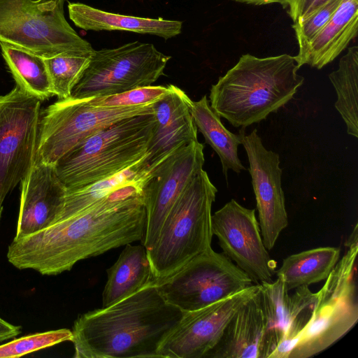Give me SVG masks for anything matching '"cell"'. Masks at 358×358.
<instances>
[{"mask_svg": "<svg viewBox=\"0 0 358 358\" xmlns=\"http://www.w3.org/2000/svg\"><path fill=\"white\" fill-rule=\"evenodd\" d=\"M149 179L127 184L76 215L13 238L8 261L19 269L57 275L80 260L142 241L146 223L143 189Z\"/></svg>", "mask_w": 358, "mask_h": 358, "instance_id": "6da1fadb", "label": "cell"}, {"mask_svg": "<svg viewBox=\"0 0 358 358\" xmlns=\"http://www.w3.org/2000/svg\"><path fill=\"white\" fill-rule=\"evenodd\" d=\"M184 312L169 304L154 282L75 321V358L159 357V348Z\"/></svg>", "mask_w": 358, "mask_h": 358, "instance_id": "7a4b0ae2", "label": "cell"}, {"mask_svg": "<svg viewBox=\"0 0 358 358\" xmlns=\"http://www.w3.org/2000/svg\"><path fill=\"white\" fill-rule=\"evenodd\" d=\"M299 69L287 54L263 58L243 55L212 85L210 107L235 127L260 122L287 103L303 84Z\"/></svg>", "mask_w": 358, "mask_h": 358, "instance_id": "3957f363", "label": "cell"}, {"mask_svg": "<svg viewBox=\"0 0 358 358\" xmlns=\"http://www.w3.org/2000/svg\"><path fill=\"white\" fill-rule=\"evenodd\" d=\"M155 113L124 119L85 138L53 166L66 192L110 177L135 164L148 151Z\"/></svg>", "mask_w": 358, "mask_h": 358, "instance_id": "277c9868", "label": "cell"}, {"mask_svg": "<svg viewBox=\"0 0 358 358\" xmlns=\"http://www.w3.org/2000/svg\"><path fill=\"white\" fill-rule=\"evenodd\" d=\"M217 192L202 169L180 195L164 220L156 242L147 252L155 283L212 248L211 209Z\"/></svg>", "mask_w": 358, "mask_h": 358, "instance_id": "5b68a950", "label": "cell"}, {"mask_svg": "<svg viewBox=\"0 0 358 358\" xmlns=\"http://www.w3.org/2000/svg\"><path fill=\"white\" fill-rule=\"evenodd\" d=\"M357 224L345 243V252L317 292L311 315L289 358H310L327 350L358 321Z\"/></svg>", "mask_w": 358, "mask_h": 358, "instance_id": "8992f818", "label": "cell"}, {"mask_svg": "<svg viewBox=\"0 0 358 358\" xmlns=\"http://www.w3.org/2000/svg\"><path fill=\"white\" fill-rule=\"evenodd\" d=\"M65 0H0V42L43 58L92 52L65 19Z\"/></svg>", "mask_w": 358, "mask_h": 358, "instance_id": "52a82bcc", "label": "cell"}, {"mask_svg": "<svg viewBox=\"0 0 358 358\" xmlns=\"http://www.w3.org/2000/svg\"><path fill=\"white\" fill-rule=\"evenodd\" d=\"M153 104L110 108L94 106L87 99L58 100L41 117L34 161L54 166L96 132L124 119L154 113Z\"/></svg>", "mask_w": 358, "mask_h": 358, "instance_id": "ba28073f", "label": "cell"}, {"mask_svg": "<svg viewBox=\"0 0 358 358\" xmlns=\"http://www.w3.org/2000/svg\"><path fill=\"white\" fill-rule=\"evenodd\" d=\"M171 59L151 43L134 41L94 50L90 62L69 98L90 99L152 85Z\"/></svg>", "mask_w": 358, "mask_h": 358, "instance_id": "9c48e42d", "label": "cell"}, {"mask_svg": "<svg viewBox=\"0 0 358 358\" xmlns=\"http://www.w3.org/2000/svg\"><path fill=\"white\" fill-rule=\"evenodd\" d=\"M155 284L167 303L184 313L202 308L254 285L233 262L212 248Z\"/></svg>", "mask_w": 358, "mask_h": 358, "instance_id": "30bf717a", "label": "cell"}, {"mask_svg": "<svg viewBox=\"0 0 358 358\" xmlns=\"http://www.w3.org/2000/svg\"><path fill=\"white\" fill-rule=\"evenodd\" d=\"M41 101L16 85L0 96V208L36 157Z\"/></svg>", "mask_w": 358, "mask_h": 358, "instance_id": "8fae6325", "label": "cell"}, {"mask_svg": "<svg viewBox=\"0 0 358 358\" xmlns=\"http://www.w3.org/2000/svg\"><path fill=\"white\" fill-rule=\"evenodd\" d=\"M211 224L222 253L254 284L274 280L276 262L263 242L255 209L247 208L231 199L212 215Z\"/></svg>", "mask_w": 358, "mask_h": 358, "instance_id": "7c38bea8", "label": "cell"}, {"mask_svg": "<svg viewBox=\"0 0 358 358\" xmlns=\"http://www.w3.org/2000/svg\"><path fill=\"white\" fill-rule=\"evenodd\" d=\"M203 145L197 141L171 154L154 171L143 189L145 230L141 243L149 251L168 213L190 180L203 169Z\"/></svg>", "mask_w": 358, "mask_h": 358, "instance_id": "4fadbf2b", "label": "cell"}, {"mask_svg": "<svg viewBox=\"0 0 358 358\" xmlns=\"http://www.w3.org/2000/svg\"><path fill=\"white\" fill-rule=\"evenodd\" d=\"M253 285L202 308L185 312L161 344L160 358H204L217 344L228 322L259 289Z\"/></svg>", "mask_w": 358, "mask_h": 358, "instance_id": "5bb4252c", "label": "cell"}, {"mask_svg": "<svg viewBox=\"0 0 358 358\" xmlns=\"http://www.w3.org/2000/svg\"><path fill=\"white\" fill-rule=\"evenodd\" d=\"M241 145L249 162L248 171L256 199L261 234L265 247L270 250L288 225L281 185L282 170L280 167V157L264 147L256 129L249 134H243Z\"/></svg>", "mask_w": 358, "mask_h": 358, "instance_id": "9a60e30c", "label": "cell"}, {"mask_svg": "<svg viewBox=\"0 0 358 358\" xmlns=\"http://www.w3.org/2000/svg\"><path fill=\"white\" fill-rule=\"evenodd\" d=\"M20 183V210L14 239L51 225L64 206L66 194L54 166L36 161Z\"/></svg>", "mask_w": 358, "mask_h": 358, "instance_id": "2e32d148", "label": "cell"}, {"mask_svg": "<svg viewBox=\"0 0 358 358\" xmlns=\"http://www.w3.org/2000/svg\"><path fill=\"white\" fill-rule=\"evenodd\" d=\"M169 92L153 104L156 123L148 148L152 164L166 159L178 149L197 141V128L190 111L191 99L180 88L169 85Z\"/></svg>", "mask_w": 358, "mask_h": 358, "instance_id": "e0dca14e", "label": "cell"}, {"mask_svg": "<svg viewBox=\"0 0 358 358\" xmlns=\"http://www.w3.org/2000/svg\"><path fill=\"white\" fill-rule=\"evenodd\" d=\"M270 353L259 287L235 313L204 358H268Z\"/></svg>", "mask_w": 358, "mask_h": 358, "instance_id": "ac0fdd59", "label": "cell"}, {"mask_svg": "<svg viewBox=\"0 0 358 358\" xmlns=\"http://www.w3.org/2000/svg\"><path fill=\"white\" fill-rule=\"evenodd\" d=\"M294 289L289 294L282 280L278 277L271 282L260 284L271 354L285 333L303 327L311 315L317 292H313L308 286Z\"/></svg>", "mask_w": 358, "mask_h": 358, "instance_id": "d6986e66", "label": "cell"}, {"mask_svg": "<svg viewBox=\"0 0 358 358\" xmlns=\"http://www.w3.org/2000/svg\"><path fill=\"white\" fill-rule=\"evenodd\" d=\"M358 0H343L322 29L304 47L294 60L300 68L307 64L322 69L336 59L357 36Z\"/></svg>", "mask_w": 358, "mask_h": 358, "instance_id": "ffe728a7", "label": "cell"}, {"mask_svg": "<svg viewBox=\"0 0 358 358\" xmlns=\"http://www.w3.org/2000/svg\"><path fill=\"white\" fill-rule=\"evenodd\" d=\"M69 15L83 30L127 31L168 39L181 32L180 21L124 15L103 11L82 3H69Z\"/></svg>", "mask_w": 358, "mask_h": 358, "instance_id": "44dd1931", "label": "cell"}, {"mask_svg": "<svg viewBox=\"0 0 358 358\" xmlns=\"http://www.w3.org/2000/svg\"><path fill=\"white\" fill-rule=\"evenodd\" d=\"M107 274L102 307L110 306L154 282L148 253L142 243L125 245Z\"/></svg>", "mask_w": 358, "mask_h": 358, "instance_id": "7402d4cb", "label": "cell"}, {"mask_svg": "<svg viewBox=\"0 0 358 358\" xmlns=\"http://www.w3.org/2000/svg\"><path fill=\"white\" fill-rule=\"evenodd\" d=\"M190 111L193 121L203 134L206 143L217 154L226 180L229 170L237 173L245 170L238 157V147L241 145L245 128H241L238 134L227 130L222 123L220 117L210 107L206 95L199 101L192 100Z\"/></svg>", "mask_w": 358, "mask_h": 358, "instance_id": "603a6c76", "label": "cell"}, {"mask_svg": "<svg viewBox=\"0 0 358 358\" xmlns=\"http://www.w3.org/2000/svg\"><path fill=\"white\" fill-rule=\"evenodd\" d=\"M341 256L337 247H320L285 258L275 275L285 288L290 291L324 280L329 276Z\"/></svg>", "mask_w": 358, "mask_h": 358, "instance_id": "cb8c5ba5", "label": "cell"}, {"mask_svg": "<svg viewBox=\"0 0 358 358\" xmlns=\"http://www.w3.org/2000/svg\"><path fill=\"white\" fill-rule=\"evenodd\" d=\"M147 157L148 152L131 166L110 177L80 189L66 192L64 206L55 222L76 215L114 190L150 176L163 161L151 164Z\"/></svg>", "mask_w": 358, "mask_h": 358, "instance_id": "d4e9b609", "label": "cell"}, {"mask_svg": "<svg viewBox=\"0 0 358 358\" xmlns=\"http://www.w3.org/2000/svg\"><path fill=\"white\" fill-rule=\"evenodd\" d=\"M0 48L17 85L41 101L55 96L45 58L3 42Z\"/></svg>", "mask_w": 358, "mask_h": 358, "instance_id": "484cf974", "label": "cell"}, {"mask_svg": "<svg viewBox=\"0 0 358 358\" xmlns=\"http://www.w3.org/2000/svg\"><path fill=\"white\" fill-rule=\"evenodd\" d=\"M336 91L335 108L343 118L348 134L358 137V47L348 49L337 70L329 74Z\"/></svg>", "mask_w": 358, "mask_h": 358, "instance_id": "4316f807", "label": "cell"}, {"mask_svg": "<svg viewBox=\"0 0 358 358\" xmlns=\"http://www.w3.org/2000/svg\"><path fill=\"white\" fill-rule=\"evenodd\" d=\"M94 50L45 58L54 95L57 96L58 100L71 96L73 87L87 68Z\"/></svg>", "mask_w": 358, "mask_h": 358, "instance_id": "83f0119b", "label": "cell"}, {"mask_svg": "<svg viewBox=\"0 0 358 358\" xmlns=\"http://www.w3.org/2000/svg\"><path fill=\"white\" fill-rule=\"evenodd\" d=\"M72 331L68 329L36 333L12 340L0 345V358L20 357L41 349L71 341Z\"/></svg>", "mask_w": 358, "mask_h": 358, "instance_id": "f1b7e54d", "label": "cell"}, {"mask_svg": "<svg viewBox=\"0 0 358 358\" xmlns=\"http://www.w3.org/2000/svg\"><path fill=\"white\" fill-rule=\"evenodd\" d=\"M168 86H146L122 93L87 99L88 102L98 107H124L153 104L169 92Z\"/></svg>", "mask_w": 358, "mask_h": 358, "instance_id": "f546056e", "label": "cell"}, {"mask_svg": "<svg viewBox=\"0 0 358 358\" xmlns=\"http://www.w3.org/2000/svg\"><path fill=\"white\" fill-rule=\"evenodd\" d=\"M343 0H329L307 17L294 22L299 48L304 47L322 29L336 11Z\"/></svg>", "mask_w": 358, "mask_h": 358, "instance_id": "4dcf8cb0", "label": "cell"}, {"mask_svg": "<svg viewBox=\"0 0 358 358\" xmlns=\"http://www.w3.org/2000/svg\"><path fill=\"white\" fill-rule=\"evenodd\" d=\"M313 0H288L287 8L293 22L302 18Z\"/></svg>", "mask_w": 358, "mask_h": 358, "instance_id": "1f68e13d", "label": "cell"}, {"mask_svg": "<svg viewBox=\"0 0 358 358\" xmlns=\"http://www.w3.org/2000/svg\"><path fill=\"white\" fill-rule=\"evenodd\" d=\"M20 333V326L10 324L0 317V342L13 338Z\"/></svg>", "mask_w": 358, "mask_h": 358, "instance_id": "d6a6232c", "label": "cell"}, {"mask_svg": "<svg viewBox=\"0 0 358 358\" xmlns=\"http://www.w3.org/2000/svg\"><path fill=\"white\" fill-rule=\"evenodd\" d=\"M239 3H244L248 4H252L255 6L266 5L270 3H280L284 8H287L288 0H230Z\"/></svg>", "mask_w": 358, "mask_h": 358, "instance_id": "836d02e7", "label": "cell"}, {"mask_svg": "<svg viewBox=\"0 0 358 358\" xmlns=\"http://www.w3.org/2000/svg\"><path fill=\"white\" fill-rule=\"evenodd\" d=\"M329 0H313L312 3L310 4L309 8L308 9L305 15L299 19H303L307 17L308 15H311L317 10H318L320 7H322L325 3H327Z\"/></svg>", "mask_w": 358, "mask_h": 358, "instance_id": "e575fe53", "label": "cell"}, {"mask_svg": "<svg viewBox=\"0 0 358 358\" xmlns=\"http://www.w3.org/2000/svg\"><path fill=\"white\" fill-rule=\"evenodd\" d=\"M2 211H3V208H0V220H1V214H2Z\"/></svg>", "mask_w": 358, "mask_h": 358, "instance_id": "d590c367", "label": "cell"}]
</instances>
